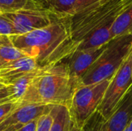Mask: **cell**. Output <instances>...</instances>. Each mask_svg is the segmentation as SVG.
<instances>
[{"instance_id":"cell-1","label":"cell","mask_w":132,"mask_h":131,"mask_svg":"<svg viewBox=\"0 0 132 131\" xmlns=\"http://www.w3.org/2000/svg\"><path fill=\"white\" fill-rule=\"evenodd\" d=\"M9 37L15 47L26 56L35 59L41 68L61 63L77 48L72 39L70 16L53 14L48 25L23 35Z\"/></svg>"},{"instance_id":"cell-2","label":"cell","mask_w":132,"mask_h":131,"mask_svg":"<svg viewBox=\"0 0 132 131\" xmlns=\"http://www.w3.org/2000/svg\"><path fill=\"white\" fill-rule=\"evenodd\" d=\"M80 86L63 62L42 67L19 103L62 105L69 108L73 93Z\"/></svg>"},{"instance_id":"cell-3","label":"cell","mask_w":132,"mask_h":131,"mask_svg":"<svg viewBox=\"0 0 132 131\" xmlns=\"http://www.w3.org/2000/svg\"><path fill=\"white\" fill-rule=\"evenodd\" d=\"M132 6V0H97L71 17V35L78 43L94 30L112 23Z\"/></svg>"},{"instance_id":"cell-4","label":"cell","mask_w":132,"mask_h":131,"mask_svg":"<svg viewBox=\"0 0 132 131\" xmlns=\"http://www.w3.org/2000/svg\"><path fill=\"white\" fill-rule=\"evenodd\" d=\"M132 51V35L111 39L105 49L80 80V86H88L112 79Z\"/></svg>"},{"instance_id":"cell-5","label":"cell","mask_w":132,"mask_h":131,"mask_svg":"<svg viewBox=\"0 0 132 131\" xmlns=\"http://www.w3.org/2000/svg\"><path fill=\"white\" fill-rule=\"evenodd\" d=\"M111 80H104L98 83L77 88L68 108L71 122L76 129L83 130L96 113Z\"/></svg>"},{"instance_id":"cell-6","label":"cell","mask_w":132,"mask_h":131,"mask_svg":"<svg viewBox=\"0 0 132 131\" xmlns=\"http://www.w3.org/2000/svg\"><path fill=\"white\" fill-rule=\"evenodd\" d=\"M132 86V51L112 77L96 113L104 120L113 113Z\"/></svg>"},{"instance_id":"cell-7","label":"cell","mask_w":132,"mask_h":131,"mask_svg":"<svg viewBox=\"0 0 132 131\" xmlns=\"http://www.w3.org/2000/svg\"><path fill=\"white\" fill-rule=\"evenodd\" d=\"M2 15L11 22L15 35H23L43 28L51 22L53 17L50 12L42 7L25 8Z\"/></svg>"},{"instance_id":"cell-8","label":"cell","mask_w":132,"mask_h":131,"mask_svg":"<svg viewBox=\"0 0 132 131\" xmlns=\"http://www.w3.org/2000/svg\"><path fill=\"white\" fill-rule=\"evenodd\" d=\"M51 105L26 104L20 105L9 117L0 124V131H17L32 120L50 112Z\"/></svg>"},{"instance_id":"cell-9","label":"cell","mask_w":132,"mask_h":131,"mask_svg":"<svg viewBox=\"0 0 132 131\" xmlns=\"http://www.w3.org/2000/svg\"><path fill=\"white\" fill-rule=\"evenodd\" d=\"M107 45L108 43L97 49H76L67 58L62 61L66 64L70 76L78 81L80 85L81 78L87 73L91 65L101 56Z\"/></svg>"},{"instance_id":"cell-10","label":"cell","mask_w":132,"mask_h":131,"mask_svg":"<svg viewBox=\"0 0 132 131\" xmlns=\"http://www.w3.org/2000/svg\"><path fill=\"white\" fill-rule=\"evenodd\" d=\"M132 121V86L113 113L97 126L96 131H125Z\"/></svg>"},{"instance_id":"cell-11","label":"cell","mask_w":132,"mask_h":131,"mask_svg":"<svg viewBox=\"0 0 132 131\" xmlns=\"http://www.w3.org/2000/svg\"><path fill=\"white\" fill-rule=\"evenodd\" d=\"M37 68L39 66L35 59L28 56L7 63L0 66V83L3 86L12 85L21 76Z\"/></svg>"},{"instance_id":"cell-12","label":"cell","mask_w":132,"mask_h":131,"mask_svg":"<svg viewBox=\"0 0 132 131\" xmlns=\"http://www.w3.org/2000/svg\"><path fill=\"white\" fill-rule=\"evenodd\" d=\"M112 23L104 25L87 35L78 43L77 49H97L108 43L113 39L111 34Z\"/></svg>"},{"instance_id":"cell-13","label":"cell","mask_w":132,"mask_h":131,"mask_svg":"<svg viewBox=\"0 0 132 131\" xmlns=\"http://www.w3.org/2000/svg\"><path fill=\"white\" fill-rule=\"evenodd\" d=\"M50 113L53 117V122L50 131H71L73 124L67 107L54 105L52 107Z\"/></svg>"},{"instance_id":"cell-14","label":"cell","mask_w":132,"mask_h":131,"mask_svg":"<svg viewBox=\"0 0 132 131\" xmlns=\"http://www.w3.org/2000/svg\"><path fill=\"white\" fill-rule=\"evenodd\" d=\"M77 0H40L42 8L59 16L73 15V9Z\"/></svg>"},{"instance_id":"cell-15","label":"cell","mask_w":132,"mask_h":131,"mask_svg":"<svg viewBox=\"0 0 132 131\" xmlns=\"http://www.w3.org/2000/svg\"><path fill=\"white\" fill-rule=\"evenodd\" d=\"M26 56L13 46L9 36H1L0 37V66L25 57Z\"/></svg>"},{"instance_id":"cell-16","label":"cell","mask_w":132,"mask_h":131,"mask_svg":"<svg viewBox=\"0 0 132 131\" xmlns=\"http://www.w3.org/2000/svg\"><path fill=\"white\" fill-rule=\"evenodd\" d=\"M111 34L113 39L124 35H132V6L113 22Z\"/></svg>"},{"instance_id":"cell-17","label":"cell","mask_w":132,"mask_h":131,"mask_svg":"<svg viewBox=\"0 0 132 131\" xmlns=\"http://www.w3.org/2000/svg\"><path fill=\"white\" fill-rule=\"evenodd\" d=\"M41 67H39L32 71H30L25 74L24 76H21L15 82H14L11 86L12 88V99L14 101L19 102L20 100L22 98L24 94L26 93V90H28L29 86L38 74Z\"/></svg>"},{"instance_id":"cell-18","label":"cell","mask_w":132,"mask_h":131,"mask_svg":"<svg viewBox=\"0 0 132 131\" xmlns=\"http://www.w3.org/2000/svg\"><path fill=\"white\" fill-rule=\"evenodd\" d=\"M39 7H42L40 3L36 0H0V11L2 14Z\"/></svg>"},{"instance_id":"cell-19","label":"cell","mask_w":132,"mask_h":131,"mask_svg":"<svg viewBox=\"0 0 132 131\" xmlns=\"http://www.w3.org/2000/svg\"><path fill=\"white\" fill-rule=\"evenodd\" d=\"M19 107V102L14 100L0 103V124L8 117H9Z\"/></svg>"},{"instance_id":"cell-20","label":"cell","mask_w":132,"mask_h":131,"mask_svg":"<svg viewBox=\"0 0 132 131\" xmlns=\"http://www.w3.org/2000/svg\"><path fill=\"white\" fill-rule=\"evenodd\" d=\"M15 31L11 22L5 17L2 14H0V36H14Z\"/></svg>"},{"instance_id":"cell-21","label":"cell","mask_w":132,"mask_h":131,"mask_svg":"<svg viewBox=\"0 0 132 131\" xmlns=\"http://www.w3.org/2000/svg\"><path fill=\"white\" fill-rule=\"evenodd\" d=\"M53 122V117L50 113L40 117L38 120L37 127L36 131H50Z\"/></svg>"},{"instance_id":"cell-22","label":"cell","mask_w":132,"mask_h":131,"mask_svg":"<svg viewBox=\"0 0 132 131\" xmlns=\"http://www.w3.org/2000/svg\"><path fill=\"white\" fill-rule=\"evenodd\" d=\"M12 88L11 85L5 86L0 88V103L12 100Z\"/></svg>"},{"instance_id":"cell-23","label":"cell","mask_w":132,"mask_h":131,"mask_svg":"<svg viewBox=\"0 0 132 131\" xmlns=\"http://www.w3.org/2000/svg\"><path fill=\"white\" fill-rule=\"evenodd\" d=\"M97 1V0H77L75 6H74V9H73V15L81 12L84 8H87L90 5L94 4Z\"/></svg>"},{"instance_id":"cell-24","label":"cell","mask_w":132,"mask_h":131,"mask_svg":"<svg viewBox=\"0 0 132 131\" xmlns=\"http://www.w3.org/2000/svg\"><path fill=\"white\" fill-rule=\"evenodd\" d=\"M38 120L39 119L32 120V122L29 123L28 124H26V126H24L23 127H22L21 129H19L17 131H36V127H37Z\"/></svg>"},{"instance_id":"cell-25","label":"cell","mask_w":132,"mask_h":131,"mask_svg":"<svg viewBox=\"0 0 132 131\" xmlns=\"http://www.w3.org/2000/svg\"><path fill=\"white\" fill-rule=\"evenodd\" d=\"M125 131H132V121L130 123V124L127 127V128L125 130Z\"/></svg>"},{"instance_id":"cell-26","label":"cell","mask_w":132,"mask_h":131,"mask_svg":"<svg viewBox=\"0 0 132 131\" xmlns=\"http://www.w3.org/2000/svg\"><path fill=\"white\" fill-rule=\"evenodd\" d=\"M71 131H77V129H76L73 126L72 127V130H71Z\"/></svg>"},{"instance_id":"cell-27","label":"cell","mask_w":132,"mask_h":131,"mask_svg":"<svg viewBox=\"0 0 132 131\" xmlns=\"http://www.w3.org/2000/svg\"><path fill=\"white\" fill-rule=\"evenodd\" d=\"M3 86H3L2 84H1V83H0V88H2V87H3Z\"/></svg>"},{"instance_id":"cell-28","label":"cell","mask_w":132,"mask_h":131,"mask_svg":"<svg viewBox=\"0 0 132 131\" xmlns=\"http://www.w3.org/2000/svg\"><path fill=\"white\" fill-rule=\"evenodd\" d=\"M77 131H83V130H77Z\"/></svg>"},{"instance_id":"cell-29","label":"cell","mask_w":132,"mask_h":131,"mask_svg":"<svg viewBox=\"0 0 132 131\" xmlns=\"http://www.w3.org/2000/svg\"><path fill=\"white\" fill-rule=\"evenodd\" d=\"M0 14H2V12H1V11H0Z\"/></svg>"},{"instance_id":"cell-30","label":"cell","mask_w":132,"mask_h":131,"mask_svg":"<svg viewBox=\"0 0 132 131\" xmlns=\"http://www.w3.org/2000/svg\"><path fill=\"white\" fill-rule=\"evenodd\" d=\"M0 37H1V36H0Z\"/></svg>"},{"instance_id":"cell-31","label":"cell","mask_w":132,"mask_h":131,"mask_svg":"<svg viewBox=\"0 0 132 131\" xmlns=\"http://www.w3.org/2000/svg\"></svg>"}]
</instances>
